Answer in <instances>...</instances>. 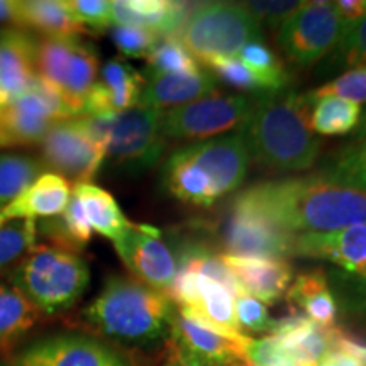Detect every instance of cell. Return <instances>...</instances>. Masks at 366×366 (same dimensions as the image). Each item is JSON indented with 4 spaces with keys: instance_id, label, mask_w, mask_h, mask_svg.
I'll use <instances>...</instances> for the list:
<instances>
[{
    "instance_id": "obj_1",
    "label": "cell",
    "mask_w": 366,
    "mask_h": 366,
    "mask_svg": "<svg viewBox=\"0 0 366 366\" xmlns=\"http://www.w3.org/2000/svg\"><path fill=\"white\" fill-rule=\"evenodd\" d=\"M256 212L292 234L329 232L366 224V194L319 175L268 180L237 194Z\"/></svg>"
},
{
    "instance_id": "obj_2",
    "label": "cell",
    "mask_w": 366,
    "mask_h": 366,
    "mask_svg": "<svg viewBox=\"0 0 366 366\" xmlns=\"http://www.w3.org/2000/svg\"><path fill=\"white\" fill-rule=\"evenodd\" d=\"M304 95L292 89L258 94L254 111L242 127L251 158L277 172L312 168L322 141L310 131Z\"/></svg>"
},
{
    "instance_id": "obj_3",
    "label": "cell",
    "mask_w": 366,
    "mask_h": 366,
    "mask_svg": "<svg viewBox=\"0 0 366 366\" xmlns=\"http://www.w3.org/2000/svg\"><path fill=\"white\" fill-rule=\"evenodd\" d=\"M175 312L177 307L167 295L132 277L114 274L86 305L84 320L109 340L151 345L170 336Z\"/></svg>"
},
{
    "instance_id": "obj_4",
    "label": "cell",
    "mask_w": 366,
    "mask_h": 366,
    "mask_svg": "<svg viewBox=\"0 0 366 366\" xmlns=\"http://www.w3.org/2000/svg\"><path fill=\"white\" fill-rule=\"evenodd\" d=\"M11 283L41 314L73 307L90 285V268L80 253L54 244L33 246L12 272Z\"/></svg>"
},
{
    "instance_id": "obj_5",
    "label": "cell",
    "mask_w": 366,
    "mask_h": 366,
    "mask_svg": "<svg viewBox=\"0 0 366 366\" xmlns=\"http://www.w3.org/2000/svg\"><path fill=\"white\" fill-rule=\"evenodd\" d=\"M197 61L210 58L237 56L249 43L263 41V27L251 16L244 4H195L177 34H173Z\"/></svg>"
},
{
    "instance_id": "obj_6",
    "label": "cell",
    "mask_w": 366,
    "mask_h": 366,
    "mask_svg": "<svg viewBox=\"0 0 366 366\" xmlns=\"http://www.w3.org/2000/svg\"><path fill=\"white\" fill-rule=\"evenodd\" d=\"M163 111L137 105L131 111L104 119L107 158L114 167L139 175L157 167L167 148L162 129Z\"/></svg>"
},
{
    "instance_id": "obj_7",
    "label": "cell",
    "mask_w": 366,
    "mask_h": 366,
    "mask_svg": "<svg viewBox=\"0 0 366 366\" xmlns=\"http://www.w3.org/2000/svg\"><path fill=\"white\" fill-rule=\"evenodd\" d=\"M258 94L212 95L163 111L162 129L167 139L205 141L231 129H242L254 111Z\"/></svg>"
},
{
    "instance_id": "obj_8",
    "label": "cell",
    "mask_w": 366,
    "mask_h": 366,
    "mask_svg": "<svg viewBox=\"0 0 366 366\" xmlns=\"http://www.w3.org/2000/svg\"><path fill=\"white\" fill-rule=\"evenodd\" d=\"M41 146V163L70 183H90L107 158V141L76 116L54 124Z\"/></svg>"
},
{
    "instance_id": "obj_9",
    "label": "cell",
    "mask_w": 366,
    "mask_h": 366,
    "mask_svg": "<svg viewBox=\"0 0 366 366\" xmlns=\"http://www.w3.org/2000/svg\"><path fill=\"white\" fill-rule=\"evenodd\" d=\"M334 2H304L277 29V43L287 59L299 66H312L336 48L345 33Z\"/></svg>"
},
{
    "instance_id": "obj_10",
    "label": "cell",
    "mask_w": 366,
    "mask_h": 366,
    "mask_svg": "<svg viewBox=\"0 0 366 366\" xmlns=\"http://www.w3.org/2000/svg\"><path fill=\"white\" fill-rule=\"evenodd\" d=\"M76 117L56 89L39 76L11 99L0 116V148L39 144L59 121Z\"/></svg>"
},
{
    "instance_id": "obj_11",
    "label": "cell",
    "mask_w": 366,
    "mask_h": 366,
    "mask_svg": "<svg viewBox=\"0 0 366 366\" xmlns=\"http://www.w3.org/2000/svg\"><path fill=\"white\" fill-rule=\"evenodd\" d=\"M221 242L222 254L287 259L292 256L294 234L268 221L236 195L224 217Z\"/></svg>"
},
{
    "instance_id": "obj_12",
    "label": "cell",
    "mask_w": 366,
    "mask_h": 366,
    "mask_svg": "<svg viewBox=\"0 0 366 366\" xmlns=\"http://www.w3.org/2000/svg\"><path fill=\"white\" fill-rule=\"evenodd\" d=\"M112 244L132 278L168 297L177 277V256L158 227L132 222Z\"/></svg>"
},
{
    "instance_id": "obj_13",
    "label": "cell",
    "mask_w": 366,
    "mask_h": 366,
    "mask_svg": "<svg viewBox=\"0 0 366 366\" xmlns=\"http://www.w3.org/2000/svg\"><path fill=\"white\" fill-rule=\"evenodd\" d=\"M178 149L207 178L219 199L239 189L248 175L251 154L241 131L195 141Z\"/></svg>"
},
{
    "instance_id": "obj_14",
    "label": "cell",
    "mask_w": 366,
    "mask_h": 366,
    "mask_svg": "<svg viewBox=\"0 0 366 366\" xmlns=\"http://www.w3.org/2000/svg\"><path fill=\"white\" fill-rule=\"evenodd\" d=\"M170 346L204 366H251L249 342L216 331L202 320L177 310L170 326Z\"/></svg>"
},
{
    "instance_id": "obj_15",
    "label": "cell",
    "mask_w": 366,
    "mask_h": 366,
    "mask_svg": "<svg viewBox=\"0 0 366 366\" xmlns=\"http://www.w3.org/2000/svg\"><path fill=\"white\" fill-rule=\"evenodd\" d=\"M14 366H131L114 347L94 337L63 334L39 340L22 350Z\"/></svg>"
},
{
    "instance_id": "obj_16",
    "label": "cell",
    "mask_w": 366,
    "mask_h": 366,
    "mask_svg": "<svg viewBox=\"0 0 366 366\" xmlns=\"http://www.w3.org/2000/svg\"><path fill=\"white\" fill-rule=\"evenodd\" d=\"M292 256L332 263L366 282V224L294 234Z\"/></svg>"
},
{
    "instance_id": "obj_17",
    "label": "cell",
    "mask_w": 366,
    "mask_h": 366,
    "mask_svg": "<svg viewBox=\"0 0 366 366\" xmlns=\"http://www.w3.org/2000/svg\"><path fill=\"white\" fill-rule=\"evenodd\" d=\"M144 76L126 61L112 58L99 71V79L86 95L80 116L114 117L139 105Z\"/></svg>"
},
{
    "instance_id": "obj_18",
    "label": "cell",
    "mask_w": 366,
    "mask_h": 366,
    "mask_svg": "<svg viewBox=\"0 0 366 366\" xmlns=\"http://www.w3.org/2000/svg\"><path fill=\"white\" fill-rule=\"evenodd\" d=\"M221 258L234 273L242 292L264 305L282 300L294 282V268L287 259L242 258L222 253Z\"/></svg>"
},
{
    "instance_id": "obj_19",
    "label": "cell",
    "mask_w": 366,
    "mask_h": 366,
    "mask_svg": "<svg viewBox=\"0 0 366 366\" xmlns=\"http://www.w3.org/2000/svg\"><path fill=\"white\" fill-rule=\"evenodd\" d=\"M71 199L70 182L56 173L44 172L26 187L11 204L0 210V224L38 221L61 216Z\"/></svg>"
},
{
    "instance_id": "obj_20",
    "label": "cell",
    "mask_w": 366,
    "mask_h": 366,
    "mask_svg": "<svg viewBox=\"0 0 366 366\" xmlns=\"http://www.w3.org/2000/svg\"><path fill=\"white\" fill-rule=\"evenodd\" d=\"M38 38L31 31L12 26L0 29V90L11 100L27 90L36 71Z\"/></svg>"
},
{
    "instance_id": "obj_21",
    "label": "cell",
    "mask_w": 366,
    "mask_h": 366,
    "mask_svg": "<svg viewBox=\"0 0 366 366\" xmlns=\"http://www.w3.org/2000/svg\"><path fill=\"white\" fill-rule=\"evenodd\" d=\"M139 105L149 109H173L217 95V80L209 70L189 75H149L146 73Z\"/></svg>"
},
{
    "instance_id": "obj_22",
    "label": "cell",
    "mask_w": 366,
    "mask_h": 366,
    "mask_svg": "<svg viewBox=\"0 0 366 366\" xmlns=\"http://www.w3.org/2000/svg\"><path fill=\"white\" fill-rule=\"evenodd\" d=\"M285 297L292 309L305 314L317 326L326 329L336 326L340 307L324 269H309L300 273L292 282Z\"/></svg>"
},
{
    "instance_id": "obj_23",
    "label": "cell",
    "mask_w": 366,
    "mask_h": 366,
    "mask_svg": "<svg viewBox=\"0 0 366 366\" xmlns=\"http://www.w3.org/2000/svg\"><path fill=\"white\" fill-rule=\"evenodd\" d=\"M14 24L43 38H80L89 31L76 21L65 0H17Z\"/></svg>"
},
{
    "instance_id": "obj_24",
    "label": "cell",
    "mask_w": 366,
    "mask_h": 366,
    "mask_svg": "<svg viewBox=\"0 0 366 366\" xmlns=\"http://www.w3.org/2000/svg\"><path fill=\"white\" fill-rule=\"evenodd\" d=\"M162 187L178 202L192 205V207L207 209L219 200L216 190L212 189L207 178L183 157L180 149L173 151L163 163Z\"/></svg>"
},
{
    "instance_id": "obj_25",
    "label": "cell",
    "mask_w": 366,
    "mask_h": 366,
    "mask_svg": "<svg viewBox=\"0 0 366 366\" xmlns=\"http://www.w3.org/2000/svg\"><path fill=\"white\" fill-rule=\"evenodd\" d=\"M71 194L79 200L92 231L107 237L112 242L124 234L126 229L132 224L124 216L112 194H109L102 187L95 185L94 182L73 185Z\"/></svg>"
},
{
    "instance_id": "obj_26",
    "label": "cell",
    "mask_w": 366,
    "mask_h": 366,
    "mask_svg": "<svg viewBox=\"0 0 366 366\" xmlns=\"http://www.w3.org/2000/svg\"><path fill=\"white\" fill-rule=\"evenodd\" d=\"M41 317L38 307L11 282L0 283V350L16 346Z\"/></svg>"
},
{
    "instance_id": "obj_27",
    "label": "cell",
    "mask_w": 366,
    "mask_h": 366,
    "mask_svg": "<svg viewBox=\"0 0 366 366\" xmlns=\"http://www.w3.org/2000/svg\"><path fill=\"white\" fill-rule=\"evenodd\" d=\"M307 104V122L312 132L320 136L353 134L361 117V105L340 97L310 99L304 95Z\"/></svg>"
},
{
    "instance_id": "obj_28",
    "label": "cell",
    "mask_w": 366,
    "mask_h": 366,
    "mask_svg": "<svg viewBox=\"0 0 366 366\" xmlns=\"http://www.w3.org/2000/svg\"><path fill=\"white\" fill-rule=\"evenodd\" d=\"M315 175L334 185L366 194V141L347 143L327 158Z\"/></svg>"
},
{
    "instance_id": "obj_29",
    "label": "cell",
    "mask_w": 366,
    "mask_h": 366,
    "mask_svg": "<svg viewBox=\"0 0 366 366\" xmlns=\"http://www.w3.org/2000/svg\"><path fill=\"white\" fill-rule=\"evenodd\" d=\"M39 159L21 153H0V210L33 183L43 170Z\"/></svg>"
},
{
    "instance_id": "obj_30",
    "label": "cell",
    "mask_w": 366,
    "mask_h": 366,
    "mask_svg": "<svg viewBox=\"0 0 366 366\" xmlns=\"http://www.w3.org/2000/svg\"><path fill=\"white\" fill-rule=\"evenodd\" d=\"M194 54L175 36H163L146 58V73L149 75H189L200 71Z\"/></svg>"
},
{
    "instance_id": "obj_31",
    "label": "cell",
    "mask_w": 366,
    "mask_h": 366,
    "mask_svg": "<svg viewBox=\"0 0 366 366\" xmlns=\"http://www.w3.org/2000/svg\"><path fill=\"white\" fill-rule=\"evenodd\" d=\"M366 65V17L347 24L336 48L326 56L322 73H334Z\"/></svg>"
},
{
    "instance_id": "obj_32",
    "label": "cell",
    "mask_w": 366,
    "mask_h": 366,
    "mask_svg": "<svg viewBox=\"0 0 366 366\" xmlns=\"http://www.w3.org/2000/svg\"><path fill=\"white\" fill-rule=\"evenodd\" d=\"M237 59H241L249 70H253L256 75L262 79L267 85L268 92H277L287 89L288 73L280 61V58L273 53L272 48H268L263 41L258 43H249L237 53Z\"/></svg>"
},
{
    "instance_id": "obj_33",
    "label": "cell",
    "mask_w": 366,
    "mask_h": 366,
    "mask_svg": "<svg viewBox=\"0 0 366 366\" xmlns=\"http://www.w3.org/2000/svg\"><path fill=\"white\" fill-rule=\"evenodd\" d=\"M204 65L216 76V80H221L224 85L232 86V89L248 92L251 95L268 92L262 79L236 56L210 58Z\"/></svg>"
},
{
    "instance_id": "obj_34",
    "label": "cell",
    "mask_w": 366,
    "mask_h": 366,
    "mask_svg": "<svg viewBox=\"0 0 366 366\" xmlns=\"http://www.w3.org/2000/svg\"><path fill=\"white\" fill-rule=\"evenodd\" d=\"M38 222L12 221L0 224V269L21 259L36 246Z\"/></svg>"
},
{
    "instance_id": "obj_35",
    "label": "cell",
    "mask_w": 366,
    "mask_h": 366,
    "mask_svg": "<svg viewBox=\"0 0 366 366\" xmlns=\"http://www.w3.org/2000/svg\"><path fill=\"white\" fill-rule=\"evenodd\" d=\"M307 97H340L355 104L366 102V65L342 71L340 76L327 81L319 89L309 92Z\"/></svg>"
},
{
    "instance_id": "obj_36",
    "label": "cell",
    "mask_w": 366,
    "mask_h": 366,
    "mask_svg": "<svg viewBox=\"0 0 366 366\" xmlns=\"http://www.w3.org/2000/svg\"><path fill=\"white\" fill-rule=\"evenodd\" d=\"M112 43L117 51L126 58H148L158 43V36L151 31L127 26L111 27Z\"/></svg>"
},
{
    "instance_id": "obj_37",
    "label": "cell",
    "mask_w": 366,
    "mask_h": 366,
    "mask_svg": "<svg viewBox=\"0 0 366 366\" xmlns=\"http://www.w3.org/2000/svg\"><path fill=\"white\" fill-rule=\"evenodd\" d=\"M234 312L242 332L244 329L251 332H272L274 319L269 317L267 305L253 299L246 292H239L234 297Z\"/></svg>"
},
{
    "instance_id": "obj_38",
    "label": "cell",
    "mask_w": 366,
    "mask_h": 366,
    "mask_svg": "<svg viewBox=\"0 0 366 366\" xmlns=\"http://www.w3.org/2000/svg\"><path fill=\"white\" fill-rule=\"evenodd\" d=\"M65 4L86 31H105L114 26L112 2L109 0H65Z\"/></svg>"
},
{
    "instance_id": "obj_39",
    "label": "cell",
    "mask_w": 366,
    "mask_h": 366,
    "mask_svg": "<svg viewBox=\"0 0 366 366\" xmlns=\"http://www.w3.org/2000/svg\"><path fill=\"white\" fill-rule=\"evenodd\" d=\"M259 24L269 29H278L283 21L288 19L295 11L304 6V2H242Z\"/></svg>"
},
{
    "instance_id": "obj_40",
    "label": "cell",
    "mask_w": 366,
    "mask_h": 366,
    "mask_svg": "<svg viewBox=\"0 0 366 366\" xmlns=\"http://www.w3.org/2000/svg\"><path fill=\"white\" fill-rule=\"evenodd\" d=\"M331 337L334 351H341V353L358 360L361 365L366 366V341L363 337H360L358 334L347 331V329L341 326L332 327Z\"/></svg>"
},
{
    "instance_id": "obj_41",
    "label": "cell",
    "mask_w": 366,
    "mask_h": 366,
    "mask_svg": "<svg viewBox=\"0 0 366 366\" xmlns=\"http://www.w3.org/2000/svg\"><path fill=\"white\" fill-rule=\"evenodd\" d=\"M334 6L346 26L366 17V0H340V2H334Z\"/></svg>"
},
{
    "instance_id": "obj_42",
    "label": "cell",
    "mask_w": 366,
    "mask_h": 366,
    "mask_svg": "<svg viewBox=\"0 0 366 366\" xmlns=\"http://www.w3.org/2000/svg\"><path fill=\"white\" fill-rule=\"evenodd\" d=\"M319 366H365V365H361L358 360L351 358V356L341 353V351L332 350L324 356Z\"/></svg>"
},
{
    "instance_id": "obj_43",
    "label": "cell",
    "mask_w": 366,
    "mask_h": 366,
    "mask_svg": "<svg viewBox=\"0 0 366 366\" xmlns=\"http://www.w3.org/2000/svg\"><path fill=\"white\" fill-rule=\"evenodd\" d=\"M164 366H204V365L199 363V361L192 360L190 356L183 355L182 351H178L175 347L170 346V358H168L167 365Z\"/></svg>"
},
{
    "instance_id": "obj_44",
    "label": "cell",
    "mask_w": 366,
    "mask_h": 366,
    "mask_svg": "<svg viewBox=\"0 0 366 366\" xmlns=\"http://www.w3.org/2000/svg\"><path fill=\"white\" fill-rule=\"evenodd\" d=\"M17 11V0H0V22H14Z\"/></svg>"
},
{
    "instance_id": "obj_45",
    "label": "cell",
    "mask_w": 366,
    "mask_h": 366,
    "mask_svg": "<svg viewBox=\"0 0 366 366\" xmlns=\"http://www.w3.org/2000/svg\"><path fill=\"white\" fill-rule=\"evenodd\" d=\"M363 141H366V107L361 111L358 127L353 131V137H351L350 143H363Z\"/></svg>"
},
{
    "instance_id": "obj_46",
    "label": "cell",
    "mask_w": 366,
    "mask_h": 366,
    "mask_svg": "<svg viewBox=\"0 0 366 366\" xmlns=\"http://www.w3.org/2000/svg\"><path fill=\"white\" fill-rule=\"evenodd\" d=\"M7 102H9V99H7V95L4 94L2 90H0V116H2V112H4V109H6V105H7Z\"/></svg>"
},
{
    "instance_id": "obj_47",
    "label": "cell",
    "mask_w": 366,
    "mask_h": 366,
    "mask_svg": "<svg viewBox=\"0 0 366 366\" xmlns=\"http://www.w3.org/2000/svg\"><path fill=\"white\" fill-rule=\"evenodd\" d=\"M360 310H361V312H363V315L366 317V295L363 297V300L360 302Z\"/></svg>"
}]
</instances>
